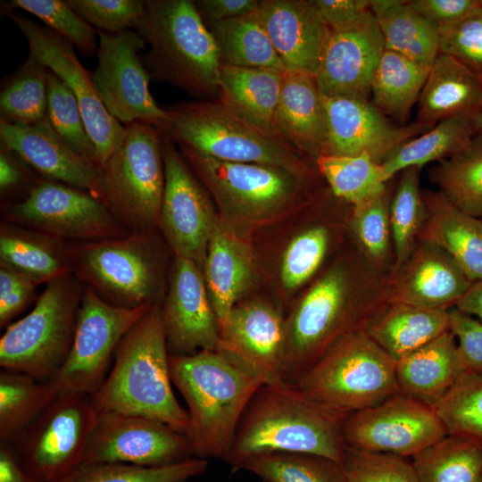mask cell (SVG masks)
Here are the masks:
<instances>
[{"label":"cell","mask_w":482,"mask_h":482,"mask_svg":"<svg viewBox=\"0 0 482 482\" xmlns=\"http://www.w3.org/2000/svg\"><path fill=\"white\" fill-rule=\"evenodd\" d=\"M37 284L22 274L0 267V327L6 328L33 300Z\"/></svg>","instance_id":"6f0895ef"},{"label":"cell","mask_w":482,"mask_h":482,"mask_svg":"<svg viewBox=\"0 0 482 482\" xmlns=\"http://www.w3.org/2000/svg\"><path fill=\"white\" fill-rule=\"evenodd\" d=\"M179 145L220 205L242 217L260 218L278 212L298 199L315 179L269 165L220 161Z\"/></svg>","instance_id":"5bb4252c"},{"label":"cell","mask_w":482,"mask_h":482,"mask_svg":"<svg viewBox=\"0 0 482 482\" xmlns=\"http://www.w3.org/2000/svg\"><path fill=\"white\" fill-rule=\"evenodd\" d=\"M83 283L73 274L46 284L32 310L5 328L0 366L49 382L64 362L74 336Z\"/></svg>","instance_id":"ba28073f"},{"label":"cell","mask_w":482,"mask_h":482,"mask_svg":"<svg viewBox=\"0 0 482 482\" xmlns=\"http://www.w3.org/2000/svg\"><path fill=\"white\" fill-rule=\"evenodd\" d=\"M25 163L16 154L0 145V191L6 195L26 187L30 176Z\"/></svg>","instance_id":"6125c7cd"},{"label":"cell","mask_w":482,"mask_h":482,"mask_svg":"<svg viewBox=\"0 0 482 482\" xmlns=\"http://www.w3.org/2000/svg\"><path fill=\"white\" fill-rule=\"evenodd\" d=\"M449 310L392 302L366 328L395 362L449 331Z\"/></svg>","instance_id":"836d02e7"},{"label":"cell","mask_w":482,"mask_h":482,"mask_svg":"<svg viewBox=\"0 0 482 482\" xmlns=\"http://www.w3.org/2000/svg\"><path fill=\"white\" fill-rule=\"evenodd\" d=\"M82 19L99 31L133 29L145 12L141 0H66Z\"/></svg>","instance_id":"11a10c76"},{"label":"cell","mask_w":482,"mask_h":482,"mask_svg":"<svg viewBox=\"0 0 482 482\" xmlns=\"http://www.w3.org/2000/svg\"><path fill=\"white\" fill-rule=\"evenodd\" d=\"M0 264L30 278L36 284L72 273L71 245L12 222L0 228Z\"/></svg>","instance_id":"4dcf8cb0"},{"label":"cell","mask_w":482,"mask_h":482,"mask_svg":"<svg viewBox=\"0 0 482 482\" xmlns=\"http://www.w3.org/2000/svg\"><path fill=\"white\" fill-rule=\"evenodd\" d=\"M5 215L13 224L65 242H91L129 233L101 199L48 179L37 180L23 198L7 207Z\"/></svg>","instance_id":"4fadbf2b"},{"label":"cell","mask_w":482,"mask_h":482,"mask_svg":"<svg viewBox=\"0 0 482 482\" xmlns=\"http://www.w3.org/2000/svg\"><path fill=\"white\" fill-rule=\"evenodd\" d=\"M125 126L122 141L100 169L102 200L128 231L152 229L165 186L162 135L145 122Z\"/></svg>","instance_id":"30bf717a"},{"label":"cell","mask_w":482,"mask_h":482,"mask_svg":"<svg viewBox=\"0 0 482 482\" xmlns=\"http://www.w3.org/2000/svg\"><path fill=\"white\" fill-rule=\"evenodd\" d=\"M97 413L91 397L56 395L11 444L24 469L38 482H58L83 462Z\"/></svg>","instance_id":"7c38bea8"},{"label":"cell","mask_w":482,"mask_h":482,"mask_svg":"<svg viewBox=\"0 0 482 482\" xmlns=\"http://www.w3.org/2000/svg\"><path fill=\"white\" fill-rule=\"evenodd\" d=\"M7 14L24 36L29 54L52 71L76 97L96 147L101 169L122 141L126 126L108 112L97 94L92 73L81 64L69 40L21 13Z\"/></svg>","instance_id":"e0dca14e"},{"label":"cell","mask_w":482,"mask_h":482,"mask_svg":"<svg viewBox=\"0 0 482 482\" xmlns=\"http://www.w3.org/2000/svg\"><path fill=\"white\" fill-rule=\"evenodd\" d=\"M391 303V278L376 270L358 250L329 267L286 320L282 375L298 379L345 336L366 330Z\"/></svg>","instance_id":"6da1fadb"},{"label":"cell","mask_w":482,"mask_h":482,"mask_svg":"<svg viewBox=\"0 0 482 482\" xmlns=\"http://www.w3.org/2000/svg\"><path fill=\"white\" fill-rule=\"evenodd\" d=\"M207 466V460L195 457L162 467L82 462L58 482H187L204 473Z\"/></svg>","instance_id":"7dc6e473"},{"label":"cell","mask_w":482,"mask_h":482,"mask_svg":"<svg viewBox=\"0 0 482 482\" xmlns=\"http://www.w3.org/2000/svg\"><path fill=\"white\" fill-rule=\"evenodd\" d=\"M343 434L352 448L413 457L448 431L432 406L399 392L376 406L349 413Z\"/></svg>","instance_id":"2e32d148"},{"label":"cell","mask_w":482,"mask_h":482,"mask_svg":"<svg viewBox=\"0 0 482 482\" xmlns=\"http://www.w3.org/2000/svg\"><path fill=\"white\" fill-rule=\"evenodd\" d=\"M206 27L214 39L220 64L285 71L267 33L253 13Z\"/></svg>","instance_id":"8d00e7d4"},{"label":"cell","mask_w":482,"mask_h":482,"mask_svg":"<svg viewBox=\"0 0 482 482\" xmlns=\"http://www.w3.org/2000/svg\"><path fill=\"white\" fill-rule=\"evenodd\" d=\"M480 5L482 6V0H479Z\"/></svg>","instance_id":"003e7915"},{"label":"cell","mask_w":482,"mask_h":482,"mask_svg":"<svg viewBox=\"0 0 482 482\" xmlns=\"http://www.w3.org/2000/svg\"><path fill=\"white\" fill-rule=\"evenodd\" d=\"M311 3L330 31L354 23L370 10V0H311Z\"/></svg>","instance_id":"91938a15"},{"label":"cell","mask_w":482,"mask_h":482,"mask_svg":"<svg viewBox=\"0 0 482 482\" xmlns=\"http://www.w3.org/2000/svg\"><path fill=\"white\" fill-rule=\"evenodd\" d=\"M454 307L482 321V280L474 281Z\"/></svg>","instance_id":"e7e4bbea"},{"label":"cell","mask_w":482,"mask_h":482,"mask_svg":"<svg viewBox=\"0 0 482 482\" xmlns=\"http://www.w3.org/2000/svg\"><path fill=\"white\" fill-rule=\"evenodd\" d=\"M274 129L278 137L314 162L324 154L326 117L315 75L285 70Z\"/></svg>","instance_id":"4316f807"},{"label":"cell","mask_w":482,"mask_h":482,"mask_svg":"<svg viewBox=\"0 0 482 482\" xmlns=\"http://www.w3.org/2000/svg\"><path fill=\"white\" fill-rule=\"evenodd\" d=\"M205 26L252 14L260 0H193Z\"/></svg>","instance_id":"94428289"},{"label":"cell","mask_w":482,"mask_h":482,"mask_svg":"<svg viewBox=\"0 0 482 482\" xmlns=\"http://www.w3.org/2000/svg\"><path fill=\"white\" fill-rule=\"evenodd\" d=\"M315 163L332 194L352 206L378 194L388 182L380 163L366 154H323Z\"/></svg>","instance_id":"ee69618b"},{"label":"cell","mask_w":482,"mask_h":482,"mask_svg":"<svg viewBox=\"0 0 482 482\" xmlns=\"http://www.w3.org/2000/svg\"><path fill=\"white\" fill-rule=\"evenodd\" d=\"M97 65L92 73L97 94L108 112L123 125L136 121L160 128L167 119L149 90L150 77L138 53L146 44L127 29L97 30Z\"/></svg>","instance_id":"9a60e30c"},{"label":"cell","mask_w":482,"mask_h":482,"mask_svg":"<svg viewBox=\"0 0 482 482\" xmlns=\"http://www.w3.org/2000/svg\"><path fill=\"white\" fill-rule=\"evenodd\" d=\"M164 109L167 119L157 129L178 145L220 161L278 167L307 179L321 176L313 160L280 137L250 125L218 99L184 102Z\"/></svg>","instance_id":"8992f818"},{"label":"cell","mask_w":482,"mask_h":482,"mask_svg":"<svg viewBox=\"0 0 482 482\" xmlns=\"http://www.w3.org/2000/svg\"><path fill=\"white\" fill-rule=\"evenodd\" d=\"M204 267L207 292L221 327L251 282L253 257L243 241L218 223L208 245Z\"/></svg>","instance_id":"f546056e"},{"label":"cell","mask_w":482,"mask_h":482,"mask_svg":"<svg viewBox=\"0 0 482 482\" xmlns=\"http://www.w3.org/2000/svg\"><path fill=\"white\" fill-rule=\"evenodd\" d=\"M133 30L149 46L142 61L151 79L200 100L218 99V50L193 0L145 1Z\"/></svg>","instance_id":"5b68a950"},{"label":"cell","mask_w":482,"mask_h":482,"mask_svg":"<svg viewBox=\"0 0 482 482\" xmlns=\"http://www.w3.org/2000/svg\"><path fill=\"white\" fill-rule=\"evenodd\" d=\"M0 482H38L24 469L8 443H0Z\"/></svg>","instance_id":"be15d7a7"},{"label":"cell","mask_w":482,"mask_h":482,"mask_svg":"<svg viewBox=\"0 0 482 482\" xmlns=\"http://www.w3.org/2000/svg\"><path fill=\"white\" fill-rule=\"evenodd\" d=\"M153 229L71 245L72 273L111 304L161 303L162 261Z\"/></svg>","instance_id":"9c48e42d"},{"label":"cell","mask_w":482,"mask_h":482,"mask_svg":"<svg viewBox=\"0 0 482 482\" xmlns=\"http://www.w3.org/2000/svg\"><path fill=\"white\" fill-rule=\"evenodd\" d=\"M150 307H119L87 287L69 353L49 381L56 395H93L107 377L120 342Z\"/></svg>","instance_id":"8fae6325"},{"label":"cell","mask_w":482,"mask_h":482,"mask_svg":"<svg viewBox=\"0 0 482 482\" xmlns=\"http://www.w3.org/2000/svg\"><path fill=\"white\" fill-rule=\"evenodd\" d=\"M4 5L2 11L7 13L18 9L36 16L84 54H96L97 30L71 8L66 0H12Z\"/></svg>","instance_id":"f907efd6"},{"label":"cell","mask_w":482,"mask_h":482,"mask_svg":"<svg viewBox=\"0 0 482 482\" xmlns=\"http://www.w3.org/2000/svg\"><path fill=\"white\" fill-rule=\"evenodd\" d=\"M401 392L433 405L464 373L457 342L449 330L396 362Z\"/></svg>","instance_id":"d6a6232c"},{"label":"cell","mask_w":482,"mask_h":482,"mask_svg":"<svg viewBox=\"0 0 482 482\" xmlns=\"http://www.w3.org/2000/svg\"><path fill=\"white\" fill-rule=\"evenodd\" d=\"M420 482H482V445L448 434L412 457Z\"/></svg>","instance_id":"60d3db41"},{"label":"cell","mask_w":482,"mask_h":482,"mask_svg":"<svg viewBox=\"0 0 482 482\" xmlns=\"http://www.w3.org/2000/svg\"><path fill=\"white\" fill-rule=\"evenodd\" d=\"M282 74L274 70L220 64L218 100L250 125L278 137L274 129V120Z\"/></svg>","instance_id":"1f68e13d"},{"label":"cell","mask_w":482,"mask_h":482,"mask_svg":"<svg viewBox=\"0 0 482 482\" xmlns=\"http://www.w3.org/2000/svg\"><path fill=\"white\" fill-rule=\"evenodd\" d=\"M394 188L388 181L381 192L352 206L350 214V226L356 245L376 270L390 278L394 254L389 209Z\"/></svg>","instance_id":"7bdbcfd3"},{"label":"cell","mask_w":482,"mask_h":482,"mask_svg":"<svg viewBox=\"0 0 482 482\" xmlns=\"http://www.w3.org/2000/svg\"><path fill=\"white\" fill-rule=\"evenodd\" d=\"M439 54L451 56L482 77V6L452 24L439 28Z\"/></svg>","instance_id":"db71d44e"},{"label":"cell","mask_w":482,"mask_h":482,"mask_svg":"<svg viewBox=\"0 0 482 482\" xmlns=\"http://www.w3.org/2000/svg\"><path fill=\"white\" fill-rule=\"evenodd\" d=\"M323 104L324 154H366L381 163L401 145L433 128L417 120L409 125H396L368 98L323 96Z\"/></svg>","instance_id":"ffe728a7"},{"label":"cell","mask_w":482,"mask_h":482,"mask_svg":"<svg viewBox=\"0 0 482 482\" xmlns=\"http://www.w3.org/2000/svg\"><path fill=\"white\" fill-rule=\"evenodd\" d=\"M0 142L48 179L83 189L102 200L99 166L76 153L57 134L47 116L26 126L0 120Z\"/></svg>","instance_id":"cb8c5ba5"},{"label":"cell","mask_w":482,"mask_h":482,"mask_svg":"<svg viewBox=\"0 0 482 482\" xmlns=\"http://www.w3.org/2000/svg\"><path fill=\"white\" fill-rule=\"evenodd\" d=\"M341 465L345 482H420L412 462L395 454L346 445Z\"/></svg>","instance_id":"f5cc1de1"},{"label":"cell","mask_w":482,"mask_h":482,"mask_svg":"<svg viewBox=\"0 0 482 482\" xmlns=\"http://www.w3.org/2000/svg\"><path fill=\"white\" fill-rule=\"evenodd\" d=\"M162 156L165 186L157 226L176 256L199 265L218 224L213 208L174 142L163 135Z\"/></svg>","instance_id":"d6986e66"},{"label":"cell","mask_w":482,"mask_h":482,"mask_svg":"<svg viewBox=\"0 0 482 482\" xmlns=\"http://www.w3.org/2000/svg\"><path fill=\"white\" fill-rule=\"evenodd\" d=\"M286 320L271 304L250 301L236 304L220 327L217 350L256 371L266 384L284 382Z\"/></svg>","instance_id":"603a6c76"},{"label":"cell","mask_w":482,"mask_h":482,"mask_svg":"<svg viewBox=\"0 0 482 482\" xmlns=\"http://www.w3.org/2000/svg\"><path fill=\"white\" fill-rule=\"evenodd\" d=\"M385 49L370 10L354 23L331 30L315 73L321 95L369 99L373 75Z\"/></svg>","instance_id":"7402d4cb"},{"label":"cell","mask_w":482,"mask_h":482,"mask_svg":"<svg viewBox=\"0 0 482 482\" xmlns=\"http://www.w3.org/2000/svg\"><path fill=\"white\" fill-rule=\"evenodd\" d=\"M482 112V77L444 54L430 67L418 100L416 120L429 127L455 118L476 119Z\"/></svg>","instance_id":"f1b7e54d"},{"label":"cell","mask_w":482,"mask_h":482,"mask_svg":"<svg viewBox=\"0 0 482 482\" xmlns=\"http://www.w3.org/2000/svg\"><path fill=\"white\" fill-rule=\"evenodd\" d=\"M420 168L402 171L394 188L389 209L394 264L391 278L408 261L418 242L423 218V199L420 189Z\"/></svg>","instance_id":"f6af8a7d"},{"label":"cell","mask_w":482,"mask_h":482,"mask_svg":"<svg viewBox=\"0 0 482 482\" xmlns=\"http://www.w3.org/2000/svg\"><path fill=\"white\" fill-rule=\"evenodd\" d=\"M330 240V230L325 225H314L292 239L283 253L280 267L285 288L300 287L318 271L328 252Z\"/></svg>","instance_id":"816d5d0a"},{"label":"cell","mask_w":482,"mask_h":482,"mask_svg":"<svg viewBox=\"0 0 482 482\" xmlns=\"http://www.w3.org/2000/svg\"><path fill=\"white\" fill-rule=\"evenodd\" d=\"M449 329L457 339V351L464 373H482V321L449 309Z\"/></svg>","instance_id":"9f6ffc18"},{"label":"cell","mask_w":482,"mask_h":482,"mask_svg":"<svg viewBox=\"0 0 482 482\" xmlns=\"http://www.w3.org/2000/svg\"><path fill=\"white\" fill-rule=\"evenodd\" d=\"M253 14L285 70L315 75L330 30L311 0H260Z\"/></svg>","instance_id":"d4e9b609"},{"label":"cell","mask_w":482,"mask_h":482,"mask_svg":"<svg viewBox=\"0 0 482 482\" xmlns=\"http://www.w3.org/2000/svg\"><path fill=\"white\" fill-rule=\"evenodd\" d=\"M423 218L418 241L447 253L474 282L482 280V218L454 206L438 191H421Z\"/></svg>","instance_id":"83f0119b"},{"label":"cell","mask_w":482,"mask_h":482,"mask_svg":"<svg viewBox=\"0 0 482 482\" xmlns=\"http://www.w3.org/2000/svg\"><path fill=\"white\" fill-rule=\"evenodd\" d=\"M396 362L366 332L334 344L294 384L312 399L349 414L376 406L401 392Z\"/></svg>","instance_id":"52a82bcc"},{"label":"cell","mask_w":482,"mask_h":482,"mask_svg":"<svg viewBox=\"0 0 482 482\" xmlns=\"http://www.w3.org/2000/svg\"><path fill=\"white\" fill-rule=\"evenodd\" d=\"M429 180L461 211L482 218V130L429 170Z\"/></svg>","instance_id":"f35d334b"},{"label":"cell","mask_w":482,"mask_h":482,"mask_svg":"<svg viewBox=\"0 0 482 482\" xmlns=\"http://www.w3.org/2000/svg\"><path fill=\"white\" fill-rule=\"evenodd\" d=\"M385 48L431 67L439 54V29L405 0H370Z\"/></svg>","instance_id":"e575fe53"},{"label":"cell","mask_w":482,"mask_h":482,"mask_svg":"<svg viewBox=\"0 0 482 482\" xmlns=\"http://www.w3.org/2000/svg\"><path fill=\"white\" fill-rule=\"evenodd\" d=\"M433 408L448 434L482 445V373H463Z\"/></svg>","instance_id":"c3c4849f"},{"label":"cell","mask_w":482,"mask_h":482,"mask_svg":"<svg viewBox=\"0 0 482 482\" xmlns=\"http://www.w3.org/2000/svg\"><path fill=\"white\" fill-rule=\"evenodd\" d=\"M56 396L49 382L10 370L0 371V440L14 443Z\"/></svg>","instance_id":"ab89813d"},{"label":"cell","mask_w":482,"mask_h":482,"mask_svg":"<svg viewBox=\"0 0 482 482\" xmlns=\"http://www.w3.org/2000/svg\"><path fill=\"white\" fill-rule=\"evenodd\" d=\"M430 67L385 49L370 85L372 103L386 116L404 122L418 102Z\"/></svg>","instance_id":"d590c367"},{"label":"cell","mask_w":482,"mask_h":482,"mask_svg":"<svg viewBox=\"0 0 482 482\" xmlns=\"http://www.w3.org/2000/svg\"><path fill=\"white\" fill-rule=\"evenodd\" d=\"M49 69L31 54L10 76L0 90V120L26 126L46 117Z\"/></svg>","instance_id":"b9f144b4"},{"label":"cell","mask_w":482,"mask_h":482,"mask_svg":"<svg viewBox=\"0 0 482 482\" xmlns=\"http://www.w3.org/2000/svg\"><path fill=\"white\" fill-rule=\"evenodd\" d=\"M169 366L187 407L185 436L194 457L225 461L244 411L264 379L220 350L170 355Z\"/></svg>","instance_id":"7a4b0ae2"},{"label":"cell","mask_w":482,"mask_h":482,"mask_svg":"<svg viewBox=\"0 0 482 482\" xmlns=\"http://www.w3.org/2000/svg\"><path fill=\"white\" fill-rule=\"evenodd\" d=\"M472 283L447 253L418 241L408 261L391 278V303L449 310Z\"/></svg>","instance_id":"484cf974"},{"label":"cell","mask_w":482,"mask_h":482,"mask_svg":"<svg viewBox=\"0 0 482 482\" xmlns=\"http://www.w3.org/2000/svg\"><path fill=\"white\" fill-rule=\"evenodd\" d=\"M475 127L477 132L482 130V112L475 119Z\"/></svg>","instance_id":"03108f58"},{"label":"cell","mask_w":482,"mask_h":482,"mask_svg":"<svg viewBox=\"0 0 482 482\" xmlns=\"http://www.w3.org/2000/svg\"><path fill=\"white\" fill-rule=\"evenodd\" d=\"M194 458L185 434L140 415L101 412L90 432L83 462L162 467Z\"/></svg>","instance_id":"ac0fdd59"},{"label":"cell","mask_w":482,"mask_h":482,"mask_svg":"<svg viewBox=\"0 0 482 482\" xmlns=\"http://www.w3.org/2000/svg\"><path fill=\"white\" fill-rule=\"evenodd\" d=\"M46 116L57 134L76 153L99 166L96 147L87 131L76 97L50 70Z\"/></svg>","instance_id":"681fc988"},{"label":"cell","mask_w":482,"mask_h":482,"mask_svg":"<svg viewBox=\"0 0 482 482\" xmlns=\"http://www.w3.org/2000/svg\"><path fill=\"white\" fill-rule=\"evenodd\" d=\"M161 310L170 355L217 350L220 326L196 262L175 257Z\"/></svg>","instance_id":"44dd1931"},{"label":"cell","mask_w":482,"mask_h":482,"mask_svg":"<svg viewBox=\"0 0 482 482\" xmlns=\"http://www.w3.org/2000/svg\"><path fill=\"white\" fill-rule=\"evenodd\" d=\"M237 469L263 482H345L341 463L312 453H270L249 457Z\"/></svg>","instance_id":"bcb514c9"},{"label":"cell","mask_w":482,"mask_h":482,"mask_svg":"<svg viewBox=\"0 0 482 482\" xmlns=\"http://www.w3.org/2000/svg\"><path fill=\"white\" fill-rule=\"evenodd\" d=\"M169 357L159 303L120 342L107 377L90 396L96 412L145 416L185 434L188 416L173 393Z\"/></svg>","instance_id":"277c9868"},{"label":"cell","mask_w":482,"mask_h":482,"mask_svg":"<svg viewBox=\"0 0 482 482\" xmlns=\"http://www.w3.org/2000/svg\"><path fill=\"white\" fill-rule=\"evenodd\" d=\"M409 3L438 29L461 20L479 6V0H411Z\"/></svg>","instance_id":"680465c9"},{"label":"cell","mask_w":482,"mask_h":482,"mask_svg":"<svg viewBox=\"0 0 482 482\" xmlns=\"http://www.w3.org/2000/svg\"><path fill=\"white\" fill-rule=\"evenodd\" d=\"M347 415L312 399L294 384H263L244 411L225 461L237 468L258 454L305 453L342 463Z\"/></svg>","instance_id":"3957f363"},{"label":"cell","mask_w":482,"mask_h":482,"mask_svg":"<svg viewBox=\"0 0 482 482\" xmlns=\"http://www.w3.org/2000/svg\"><path fill=\"white\" fill-rule=\"evenodd\" d=\"M477 133L475 119L455 117L437 122L428 131L401 145L381 163L386 181L410 167L445 160L461 150Z\"/></svg>","instance_id":"74e56055"}]
</instances>
